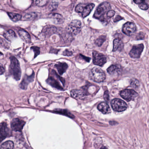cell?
Returning a JSON list of instances; mask_svg holds the SVG:
<instances>
[{"instance_id":"cell-1","label":"cell","mask_w":149,"mask_h":149,"mask_svg":"<svg viewBox=\"0 0 149 149\" xmlns=\"http://www.w3.org/2000/svg\"><path fill=\"white\" fill-rule=\"evenodd\" d=\"M9 72L16 80H19L21 77V70L20 64L17 59L15 57H10Z\"/></svg>"},{"instance_id":"cell-28","label":"cell","mask_w":149,"mask_h":149,"mask_svg":"<svg viewBox=\"0 0 149 149\" xmlns=\"http://www.w3.org/2000/svg\"><path fill=\"white\" fill-rule=\"evenodd\" d=\"M0 47L5 48V49H8L9 47V45L7 42V41L1 37H0Z\"/></svg>"},{"instance_id":"cell-2","label":"cell","mask_w":149,"mask_h":149,"mask_svg":"<svg viewBox=\"0 0 149 149\" xmlns=\"http://www.w3.org/2000/svg\"><path fill=\"white\" fill-rule=\"evenodd\" d=\"M111 8V5L109 3L107 2L102 3L96 9L94 15V17L102 21L105 18L104 16L105 14L110 10Z\"/></svg>"},{"instance_id":"cell-29","label":"cell","mask_w":149,"mask_h":149,"mask_svg":"<svg viewBox=\"0 0 149 149\" xmlns=\"http://www.w3.org/2000/svg\"><path fill=\"white\" fill-rule=\"evenodd\" d=\"M86 4L85 3H80L78 4L75 8V11L78 13H82L83 9Z\"/></svg>"},{"instance_id":"cell-16","label":"cell","mask_w":149,"mask_h":149,"mask_svg":"<svg viewBox=\"0 0 149 149\" xmlns=\"http://www.w3.org/2000/svg\"><path fill=\"white\" fill-rule=\"evenodd\" d=\"M71 96L75 99H82L85 96V94L81 90H73L71 92Z\"/></svg>"},{"instance_id":"cell-19","label":"cell","mask_w":149,"mask_h":149,"mask_svg":"<svg viewBox=\"0 0 149 149\" xmlns=\"http://www.w3.org/2000/svg\"><path fill=\"white\" fill-rule=\"evenodd\" d=\"M46 81L47 83L50 85V86H52L53 87L55 88H58V89H61L62 88L61 86L59 85V82H58L52 76H50L49 78H48L47 80H46Z\"/></svg>"},{"instance_id":"cell-37","label":"cell","mask_w":149,"mask_h":149,"mask_svg":"<svg viewBox=\"0 0 149 149\" xmlns=\"http://www.w3.org/2000/svg\"><path fill=\"white\" fill-rule=\"evenodd\" d=\"M123 19V18H122V17H121L120 16L117 15L116 16V17H115V19L114 20V22H117Z\"/></svg>"},{"instance_id":"cell-5","label":"cell","mask_w":149,"mask_h":149,"mask_svg":"<svg viewBox=\"0 0 149 149\" xmlns=\"http://www.w3.org/2000/svg\"><path fill=\"white\" fill-rule=\"evenodd\" d=\"M111 106L114 111L118 112L125 111L127 108L126 102L120 99H115L113 100L111 102Z\"/></svg>"},{"instance_id":"cell-13","label":"cell","mask_w":149,"mask_h":149,"mask_svg":"<svg viewBox=\"0 0 149 149\" xmlns=\"http://www.w3.org/2000/svg\"><path fill=\"white\" fill-rule=\"evenodd\" d=\"M18 34L20 38L25 42L29 43L31 42L30 36L26 31L22 29H20L18 30Z\"/></svg>"},{"instance_id":"cell-15","label":"cell","mask_w":149,"mask_h":149,"mask_svg":"<svg viewBox=\"0 0 149 149\" xmlns=\"http://www.w3.org/2000/svg\"><path fill=\"white\" fill-rule=\"evenodd\" d=\"M98 109L103 114L109 113L111 112V109L108 105L106 102H101L98 105Z\"/></svg>"},{"instance_id":"cell-34","label":"cell","mask_w":149,"mask_h":149,"mask_svg":"<svg viewBox=\"0 0 149 149\" xmlns=\"http://www.w3.org/2000/svg\"><path fill=\"white\" fill-rule=\"evenodd\" d=\"M115 14V11L114 10H109L107 12V16L109 18H110V17H113Z\"/></svg>"},{"instance_id":"cell-27","label":"cell","mask_w":149,"mask_h":149,"mask_svg":"<svg viewBox=\"0 0 149 149\" xmlns=\"http://www.w3.org/2000/svg\"><path fill=\"white\" fill-rule=\"evenodd\" d=\"M106 39V36H100L97 40L95 41V44L98 46H101L103 43L105 42Z\"/></svg>"},{"instance_id":"cell-25","label":"cell","mask_w":149,"mask_h":149,"mask_svg":"<svg viewBox=\"0 0 149 149\" xmlns=\"http://www.w3.org/2000/svg\"><path fill=\"white\" fill-rule=\"evenodd\" d=\"M37 17V14L35 12L28 13L24 15L23 17V20L29 21V20H33L36 19V17Z\"/></svg>"},{"instance_id":"cell-31","label":"cell","mask_w":149,"mask_h":149,"mask_svg":"<svg viewBox=\"0 0 149 149\" xmlns=\"http://www.w3.org/2000/svg\"><path fill=\"white\" fill-rule=\"evenodd\" d=\"M31 49L33 50V52H34V54H35V56H34V58L36 57L39 53H40V50H39V48L38 47H37V46H33V47H31Z\"/></svg>"},{"instance_id":"cell-4","label":"cell","mask_w":149,"mask_h":149,"mask_svg":"<svg viewBox=\"0 0 149 149\" xmlns=\"http://www.w3.org/2000/svg\"><path fill=\"white\" fill-rule=\"evenodd\" d=\"M81 29V22L79 20H74L68 25L66 31L71 35H77L80 32Z\"/></svg>"},{"instance_id":"cell-43","label":"cell","mask_w":149,"mask_h":149,"mask_svg":"<svg viewBox=\"0 0 149 149\" xmlns=\"http://www.w3.org/2000/svg\"><path fill=\"white\" fill-rule=\"evenodd\" d=\"M3 55V53H2V52H0V57H1V56H2Z\"/></svg>"},{"instance_id":"cell-32","label":"cell","mask_w":149,"mask_h":149,"mask_svg":"<svg viewBox=\"0 0 149 149\" xmlns=\"http://www.w3.org/2000/svg\"><path fill=\"white\" fill-rule=\"evenodd\" d=\"M131 85L134 88H137L140 85L139 81L136 79H133L131 80Z\"/></svg>"},{"instance_id":"cell-33","label":"cell","mask_w":149,"mask_h":149,"mask_svg":"<svg viewBox=\"0 0 149 149\" xmlns=\"http://www.w3.org/2000/svg\"><path fill=\"white\" fill-rule=\"evenodd\" d=\"M139 5L140 8L143 10H147L148 9V5L146 3H141V4H139Z\"/></svg>"},{"instance_id":"cell-23","label":"cell","mask_w":149,"mask_h":149,"mask_svg":"<svg viewBox=\"0 0 149 149\" xmlns=\"http://www.w3.org/2000/svg\"><path fill=\"white\" fill-rule=\"evenodd\" d=\"M49 17L55 20L57 23H61L64 21V18L60 14L52 13L49 15Z\"/></svg>"},{"instance_id":"cell-7","label":"cell","mask_w":149,"mask_h":149,"mask_svg":"<svg viewBox=\"0 0 149 149\" xmlns=\"http://www.w3.org/2000/svg\"><path fill=\"white\" fill-rule=\"evenodd\" d=\"M120 95L126 100H132L138 96V93L133 89H126L121 92Z\"/></svg>"},{"instance_id":"cell-17","label":"cell","mask_w":149,"mask_h":149,"mask_svg":"<svg viewBox=\"0 0 149 149\" xmlns=\"http://www.w3.org/2000/svg\"><path fill=\"white\" fill-rule=\"evenodd\" d=\"M94 3H90L86 5L83 9L82 13V17H87L91 13L93 8H94Z\"/></svg>"},{"instance_id":"cell-40","label":"cell","mask_w":149,"mask_h":149,"mask_svg":"<svg viewBox=\"0 0 149 149\" xmlns=\"http://www.w3.org/2000/svg\"><path fill=\"white\" fill-rule=\"evenodd\" d=\"M53 3L51 5L50 8L51 9L56 8L57 7V3Z\"/></svg>"},{"instance_id":"cell-39","label":"cell","mask_w":149,"mask_h":149,"mask_svg":"<svg viewBox=\"0 0 149 149\" xmlns=\"http://www.w3.org/2000/svg\"><path fill=\"white\" fill-rule=\"evenodd\" d=\"M4 71H5L4 68H3V66L0 64V75L3 74V73H4Z\"/></svg>"},{"instance_id":"cell-42","label":"cell","mask_w":149,"mask_h":149,"mask_svg":"<svg viewBox=\"0 0 149 149\" xmlns=\"http://www.w3.org/2000/svg\"><path fill=\"white\" fill-rule=\"evenodd\" d=\"M101 149H107V148H106V147H102V148H101Z\"/></svg>"},{"instance_id":"cell-41","label":"cell","mask_w":149,"mask_h":149,"mask_svg":"<svg viewBox=\"0 0 149 149\" xmlns=\"http://www.w3.org/2000/svg\"><path fill=\"white\" fill-rule=\"evenodd\" d=\"M138 39H143L144 38V36H143V34L142 33H140L138 36Z\"/></svg>"},{"instance_id":"cell-3","label":"cell","mask_w":149,"mask_h":149,"mask_svg":"<svg viewBox=\"0 0 149 149\" xmlns=\"http://www.w3.org/2000/svg\"><path fill=\"white\" fill-rule=\"evenodd\" d=\"M89 77L95 82H101L105 80L106 75L105 72L100 68L94 67L90 71Z\"/></svg>"},{"instance_id":"cell-9","label":"cell","mask_w":149,"mask_h":149,"mask_svg":"<svg viewBox=\"0 0 149 149\" xmlns=\"http://www.w3.org/2000/svg\"><path fill=\"white\" fill-rule=\"evenodd\" d=\"M144 49L142 44L134 45L129 52V55L133 58H139Z\"/></svg>"},{"instance_id":"cell-10","label":"cell","mask_w":149,"mask_h":149,"mask_svg":"<svg viewBox=\"0 0 149 149\" xmlns=\"http://www.w3.org/2000/svg\"><path fill=\"white\" fill-rule=\"evenodd\" d=\"M25 122L19 118L13 119L11 122V127L14 131L21 132Z\"/></svg>"},{"instance_id":"cell-18","label":"cell","mask_w":149,"mask_h":149,"mask_svg":"<svg viewBox=\"0 0 149 149\" xmlns=\"http://www.w3.org/2000/svg\"><path fill=\"white\" fill-rule=\"evenodd\" d=\"M57 31V28L54 26L48 25L45 26L43 30V33L46 36H50L55 33Z\"/></svg>"},{"instance_id":"cell-20","label":"cell","mask_w":149,"mask_h":149,"mask_svg":"<svg viewBox=\"0 0 149 149\" xmlns=\"http://www.w3.org/2000/svg\"><path fill=\"white\" fill-rule=\"evenodd\" d=\"M55 67L57 68L59 73L60 74H62L64 72H65L68 67V65L65 63H59L56 64Z\"/></svg>"},{"instance_id":"cell-21","label":"cell","mask_w":149,"mask_h":149,"mask_svg":"<svg viewBox=\"0 0 149 149\" xmlns=\"http://www.w3.org/2000/svg\"><path fill=\"white\" fill-rule=\"evenodd\" d=\"M120 67L117 65H112L107 69V72L110 74H117L120 72Z\"/></svg>"},{"instance_id":"cell-24","label":"cell","mask_w":149,"mask_h":149,"mask_svg":"<svg viewBox=\"0 0 149 149\" xmlns=\"http://www.w3.org/2000/svg\"><path fill=\"white\" fill-rule=\"evenodd\" d=\"M10 19L13 22H16L22 19V15L16 13H8Z\"/></svg>"},{"instance_id":"cell-35","label":"cell","mask_w":149,"mask_h":149,"mask_svg":"<svg viewBox=\"0 0 149 149\" xmlns=\"http://www.w3.org/2000/svg\"><path fill=\"white\" fill-rule=\"evenodd\" d=\"M104 98L106 101H108L109 100V94H108V91H106L104 95Z\"/></svg>"},{"instance_id":"cell-8","label":"cell","mask_w":149,"mask_h":149,"mask_svg":"<svg viewBox=\"0 0 149 149\" xmlns=\"http://www.w3.org/2000/svg\"><path fill=\"white\" fill-rule=\"evenodd\" d=\"M136 31V27L134 23L127 22L125 24L122 28V31L128 36L133 35Z\"/></svg>"},{"instance_id":"cell-11","label":"cell","mask_w":149,"mask_h":149,"mask_svg":"<svg viewBox=\"0 0 149 149\" xmlns=\"http://www.w3.org/2000/svg\"><path fill=\"white\" fill-rule=\"evenodd\" d=\"M35 78V73L33 72L30 75L25 74L24 77L23 79L20 84V87L22 89H26L28 86L30 82H32Z\"/></svg>"},{"instance_id":"cell-22","label":"cell","mask_w":149,"mask_h":149,"mask_svg":"<svg viewBox=\"0 0 149 149\" xmlns=\"http://www.w3.org/2000/svg\"><path fill=\"white\" fill-rule=\"evenodd\" d=\"M3 36L9 41H11L17 37L15 32L12 30H9L5 32L3 34Z\"/></svg>"},{"instance_id":"cell-6","label":"cell","mask_w":149,"mask_h":149,"mask_svg":"<svg viewBox=\"0 0 149 149\" xmlns=\"http://www.w3.org/2000/svg\"><path fill=\"white\" fill-rule=\"evenodd\" d=\"M93 59L94 64L99 66H103L107 62V58L105 55L96 51L93 52Z\"/></svg>"},{"instance_id":"cell-14","label":"cell","mask_w":149,"mask_h":149,"mask_svg":"<svg viewBox=\"0 0 149 149\" xmlns=\"http://www.w3.org/2000/svg\"><path fill=\"white\" fill-rule=\"evenodd\" d=\"M123 46L124 44L120 38H116L113 41V51H121L123 49Z\"/></svg>"},{"instance_id":"cell-36","label":"cell","mask_w":149,"mask_h":149,"mask_svg":"<svg viewBox=\"0 0 149 149\" xmlns=\"http://www.w3.org/2000/svg\"><path fill=\"white\" fill-rule=\"evenodd\" d=\"M134 1L136 4H140L143 3L145 2L146 0H134Z\"/></svg>"},{"instance_id":"cell-38","label":"cell","mask_w":149,"mask_h":149,"mask_svg":"<svg viewBox=\"0 0 149 149\" xmlns=\"http://www.w3.org/2000/svg\"><path fill=\"white\" fill-rule=\"evenodd\" d=\"M72 53L71 52L67 51V50L65 51L64 52V56H71V55H72Z\"/></svg>"},{"instance_id":"cell-30","label":"cell","mask_w":149,"mask_h":149,"mask_svg":"<svg viewBox=\"0 0 149 149\" xmlns=\"http://www.w3.org/2000/svg\"><path fill=\"white\" fill-rule=\"evenodd\" d=\"M48 0H36V4L39 7L45 6L48 2Z\"/></svg>"},{"instance_id":"cell-12","label":"cell","mask_w":149,"mask_h":149,"mask_svg":"<svg viewBox=\"0 0 149 149\" xmlns=\"http://www.w3.org/2000/svg\"><path fill=\"white\" fill-rule=\"evenodd\" d=\"M9 130L7 123L2 122L0 123V143L8 135Z\"/></svg>"},{"instance_id":"cell-26","label":"cell","mask_w":149,"mask_h":149,"mask_svg":"<svg viewBox=\"0 0 149 149\" xmlns=\"http://www.w3.org/2000/svg\"><path fill=\"white\" fill-rule=\"evenodd\" d=\"M14 143L11 141H8L3 143L1 146V149H13Z\"/></svg>"}]
</instances>
